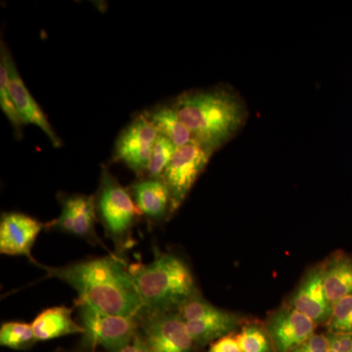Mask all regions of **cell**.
Wrapping results in <instances>:
<instances>
[{"mask_svg":"<svg viewBox=\"0 0 352 352\" xmlns=\"http://www.w3.org/2000/svg\"><path fill=\"white\" fill-rule=\"evenodd\" d=\"M78 292V300L107 312L140 319L144 307L129 267L118 256L89 259L60 266L39 265Z\"/></svg>","mask_w":352,"mask_h":352,"instance_id":"1","label":"cell"},{"mask_svg":"<svg viewBox=\"0 0 352 352\" xmlns=\"http://www.w3.org/2000/svg\"><path fill=\"white\" fill-rule=\"evenodd\" d=\"M171 104L194 140L212 153L234 138L245 120L244 106L226 88L190 90Z\"/></svg>","mask_w":352,"mask_h":352,"instance_id":"2","label":"cell"},{"mask_svg":"<svg viewBox=\"0 0 352 352\" xmlns=\"http://www.w3.org/2000/svg\"><path fill=\"white\" fill-rule=\"evenodd\" d=\"M144 307V314L177 311L198 293L188 265L170 254L157 256L152 263L129 266Z\"/></svg>","mask_w":352,"mask_h":352,"instance_id":"3","label":"cell"},{"mask_svg":"<svg viewBox=\"0 0 352 352\" xmlns=\"http://www.w3.org/2000/svg\"><path fill=\"white\" fill-rule=\"evenodd\" d=\"M97 219L119 252L131 248L132 230L141 217L129 189L124 188L102 166L98 190L94 196Z\"/></svg>","mask_w":352,"mask_h":352,"instance_id":"4","label":"cell"},{"mask_svg":"<svg viewBox=\"0 0 352 352\" xmlns=\"http://www.w3.org/2000/svg\"><path fill=\"white\" fill-rule=\"evenodd\" d=\"M83 339L88 346H102L118 352L131 342L138 333V318L107 314L89 303L76 300Z\"/></svg>","mask_w":352,"mask_h":352,"instance_id":"5","label":"cell"},{"mask_svg":"<svg viewBox=\"0 0 352 352\" xmlns=\"http://www.w3.org/2000/svg\"><path fill=\"white\" fill-rule=\"evenodd\" d=\"M212 154L196 141L177 148L162 176L170 192L173 212L186 199Z\"/></svg>","mask_w":352,"mask_h":352,"instance_id":"6","label":"cell"},{"mask_svg":"<svg viewBox=\"0 0 352 352\" xmlns=\"http://www.w3.org/2000/svg\"><path fill=\"white\" fill-rule=\"evenodd\" d=\"M157 136L144 115L138 113L118 136L111 161L124 164L138 178L144 177Z\"/></svg>","mask_w":352,"mask_h":352,"instance_id":"7","label":"cell"},{"mask_svg":"<svg viewBox=\"0 0 352 352\" xmlns=\"http://www.w3.org/2000/svg\"><path fill=\"white\" fill-rule=\"evenodd\" d=\"M143 338L152 352H191L194 342L177 311L143 314Z\"/></svg>","mask_w":352,"mask_h":352,"instance_id":"8","label":"cell"},{"mask_svg":"<svg viewBox=\"0 0 352 352\" xmlns=\"http://www.w3.org/2000/svg\"><path fill=\"white\" fill-rule=\"evenodd\" d=\"M0 59L3 60L6 63L7 73H8L9 89L23 126L32 124V126H38L54 147H61V138L57 135L45 113L25 87L24 80L18 72L11 51L3 39H1V43H0Z\"/></svg>","mask_w":352,"mask_h":352,"instance_id":"9","label":"cell"},{"mask_svg":"<svg viewBox=\"0 0 352 352\" xmlns=\"http://www.w3.org/2000/svg\"><path fill=\"white\" fill-rule=\"evenodd\" d=\"M61 214L47 223V227L87 240L92 244L101 243L95 231L97 214L94 196L82 194H58Z\"/></svg>","mask_w":352,"mask_h":352,"instance_id":"10","label":"cell"},{"mask_svg":"<svg viewBox=\"0 0 352 352\" xmlns=\"http://www.w3.org/2000/svg\"><path fill=\"white\" fill-rule=\"evenodd\" d=\"M317 324L305 314L285 303L266 320L275 352H292L315 333Z\"/></svg>","mask_w":352,"mask_h":352,"instance_id":"11","label":"cell"},{"mask_svg":"<svg viewBox=\"0 0 352 352\" xmlns=\"http://www.w3.org/2000/svg\"><path fill=\"white\" fill-rule=\"evenodd\" d=\"M45 227L47 223L22 212H3L0 220V252L8 256H25L36 263L32 248Z\"/></svg>","mask_w":352,"mask_h":352,"instance_id":"12","label":"cell"},{"mask_svg":"<svg viewBox=\"0 0 352 352\" xmlns=\"http://www.w3.org/2000/svg\"><path fill=\"white\" fill-rule=\"evenodd\" d=\"M286 303L314 320L317 325H326L332 307L324 289L323 263L317 264L307 271Z\"/></svg>","mask_w":352,"mask_h":352,"instance_id":"13","label":"cell"},{"mask_svg":"<svg viewBox=\"0 0 352 352\" xmlns=\"http://www.w3.org/2000/svg\"><path fill=\"white\" fill-rule=\"evenodd\" d=\"M127 189L141 217L151 223H161L173 214L170 192L163 178H138Z\"/></svg>","mask_w":352,"mask_h":352,"instance_id":"14","label":"cell"},{"mask_svg":"<svg viewBox=\"0 0 352 352\" xmlns=\"http://www.w3.org/2000/svg\"><path fill=\"white\" fill-rule=\"evenodd\" d=\"M323 283L331 307L352 296V256L337 252L323 263Z\"/></svg>","mask_w":352,"mask_h":352,"instance_id":"15","label":"cell"},{"mask_svg":"<svg viewBox=\"0 0 352 352\" xmlns=\"http://www.w3.org/2000/svg\"><path fill=\"white\" fill-rule=\"evenodd\" d=\"M72 309L56 307L43 310L31 324L34 336L39 340H50L65 336L82 333L83 329L74 321Z\"/></svg>","mask_w":352,"mask_h":352,"instance_id":"16","label":"cell"},{"mask_svg":"<svg viewBox=\"0 0 352 352\" xmlns=\"http://www.w3.org/2000/svg\"><path fill=\"white\" fill-rule=\"evenodd\" d=\"M241 323L242 320L238 315L224 310L200 320L185 322L190 337L198 346H206L233 333L240 327Z\"/></svg>","mask_w":352,"mask_h":352,"instance_id":"17","label":"cell"},{"mask_svg":"<svg viewBox=\"0 0 352 352\" xmlns=\"http://www.w3.org/2000/svg\"><path fill=\"white\" fill-rule=\"evenodd\" d=\"M148 122L156 129L157 134L170 139L176 147L193 142V136L188 129L183 124L182 120L173 108V104H160L142 113Z\"/></svg>","mask_w":352,"mask_h":352,"instance_id":"18","label":"cell"},{"mask_svg":"<svg viewBox=\"0 0 352 352\" xmlns=\"http://www.w3.org/2000/svg\"><path fill=\"white\" fill-rule=\"evenodd\" d=\"M236 337L242 352H275L265 325L256 322L245 324Z\"/></svg>","mask_w":352,"mask_h":352,"instance_id":"19","label":"cell"},{"mask_svg":"<svg viewBox=\"0 0 352 352\" xmlns=\"http://www.w3.org/2000/svg\"><path fill=\"white\" fill-rule=\"evenodd\" d=\"M38 342L31 324L6 322L0 329V344L15 351H24Z\"/></svg>","mask_w":352,"mask_h":352,"instance_id":"20","label":"cell"},{"mask_svg":"<svg viewBox=\"0 0 352 352\" xmlns=\"http://www.w3.org/2000/svg\"><path fill=\"white\" fill-rule=\"evenodd\" d=\"M177 148L170 139L157 134L156 142L153 146L146 177L162 178Z\"/></svg>","mask_w":352,"mask_h":352,"instance_id":"21","label":"cell"},{"mask_svg":"<svg viewBox=\"0 0 352 352\" xmlns=\"http://www.w3.org/2000/svg\"><path fill=\"white\" fill-rule=\"evenodd\" d=\"M0 108L13 126L14 134L18 139L22 138L23 124L16 110L12 95L8 85V73L3 60L0 59Z\"/></svg>","mask_w":352,"mask_h":352,"instance_id":"22","label":"cell"},{"mask_svg":"<svg viewBox=\"0 0 352 352\" xmlns=\"http://www.w3.org/2000/svg\"><path fill=\"white\" fill-rule=\"evenodd\" d=\"M329 333H352V296L336 302L327 323Z\"/></svg>","mask_w":352,"mask_h":352,"instance_id":"23","label":"cell"},{"mask_svg":"<svg viewBox=\"0 0 352 352\" xmlns=\"http://www.w3.org/2000/svg\"><path fill=\"white\" fill-rule=\"evenodd\" d=\"M222 309L215 307L208 300H204L199 294L192 296L186 302L178 308V314L184 322L200 320L206 317L219 314Z\"/></svg>","mask_w":352,"mask_h":352,"instance_id":"24","label":"cell"},{"mask_svg":"<svg viewBox=\"0 0 352 352\" xmlns=\"http://www.w3.org/2000/svg\"><path fill=\"white\" fill-rule=\"evenodd\" d=\"M328 335L314 333L312 337L305 340L303 344L296 347L292 352H328Z\"/></svg>","mask_w":352,"mask_h":352,"instance_id":"25","label":"cell"},{"mask_svg":"<svg viewBox=\"0 0 352 352\" xmlns=\"http://www.w3.org/2000/svg\"><path fill=\"white\" fill-rule=\"evenodd\" d=\"M328 352H352V333H328Z\"/></svg>","mask_w":352,"mask_h":352,"instance_id":"26","label":"cell"},{"mask_svg":"<svg viewBox=\"0 0 352 352\" xmlns=\"http://www.w3.org/2000/svg\"><path fill=\"white\" fill-rule=\"evenodd\" d=\"M208 352H242V351L236 335L230 333L212 342Z\"/></svg>","mask_w":352,"mask_h":352,"instance_id":"27","label":"cell"},{"mask_svg":"<svg viewBox=\"0 0 352 352\" xmlns=\"http://www.w3.org/2000/svg\"><path fill=\"white\" fill-rule=\"evenodd\" d=\"M118 352H152L142 336L136 333L129 344Z\"/></svg>","mask_w":352,"mask_h":352,"instance_id":"28","label":"cell"}]
</instances>
